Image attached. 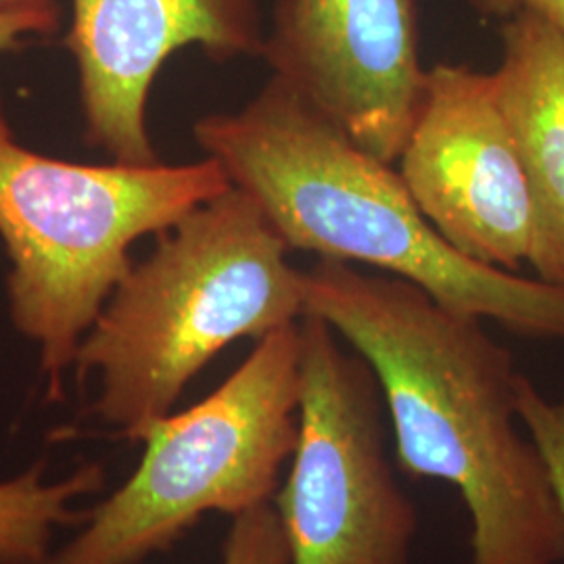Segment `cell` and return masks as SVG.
I'll return each instance as SVG.
<instances>
[{
    "instance_id": "1",
    "label": "cell",
    "mask_w": 564,
    "mask_h": 564,
    "mask_svg": "<svg viewBox=\"0 0 564 564\" xmlns=\"http://www.w3.org/2000/svg\"><path fill=\"white\" fill-rule=\"evenodd\" d=\"M305 314L372 368L412 479L458 489L470 564H563L564 510L542 452L521 433L512 354L421 286L354 263L302 270Z\"/></svg>"
},
{
    "instance_id": "2",
    "label": "cell",
    "mask_w": 564,
    "mask_h": 564,
    "mask_svg": "<svg viewBox=\"0 0 564 564\" xmlns=\"http://www.w3.org/2000/svg\"><path fill=\"white\" fill-rule=\"evenodd\" d=\"M203 153L260 205L291 249L364 263L452 312L564 341V289L473 262L435 230L400 172L274 78L232 113L193 126Z\"/></svg>"
},
{
    "instance_id": "3",
    "label": "cell",
    "mask_w": 564,
    "mask_h": 564,
    "mask_svg": "<svg viewBox=\"0 0 564 564\" xmlns=\"http://www.w3.org/2000/svg\"><path fill=\"white\" fill-rule=\"evenodd\" d=\"M289 251L260 205L235 186L162 232L82 339L74 368L80 379H99V421L141 442L228 345L300 323L302 270Z\"/></svg>"
},
{
    "instance_id": "4",
    "label": "cell",
    "mask_w": 564,
    "mask_h": 564,
    "mask_svg": "<svg viewBox=\"0 0 564 564\" xmlns=\"http://www.w3.org/2000/svg\"><path fill=\"white\" fill-rule=\"evenodd\" d=\"M232 184L202 162H63L23 147L0 101V239L11 323L41 351L48 400H61L80 343L134 265L130 247L162 235Z\"/></svg>"
},
{
    "instance_id": "5",
    "label": "cell",
    "mask_w": 564,
    "mask_h": 564,
    "mask_svg": "<svg viewBox=\"0 0 564 564\" xmlns=\"http://www.w3.org/2000/svg\"><path fill=\"white\" fill-rule=\"evenodd\" d=\"M300 323L256 343L205 400L142 435L141 463L44 564H141L205 514L274 502L300 437Z\"/></svg>"
},
{
    "instance_id": "6",
    "label": "cell",
    "mask_w": 564,
    "mask_h": 564,
    "mask_svg": "<svg viewBox=\"0 0 564 564\" xmlns=\"http://www.w3.org/2000/svg\"><path fill=\"white\" fill-rule=\"evenodd\" d=\"M300 347V437L274 496L291 564H410L419 510L387 452L372 368L314 314Z\"/></svg>"
},
{
    "instance_id": "7",
    "label": "cell",
    "mask_w": 564,
    "mask_h": 564,
    "mask_svg": "<svg viewBox=\"0 0 564 564\" xmlns=\"http://www.w3.org/2000/svg\"><path fill=\"white\" fill-rule=\"evenodd\" d=\"M262 59L364 151L400 160L426 86L419 0H274Z\"/></svg>"
},
{
    "instance_id": "8",
    "label": "cell",
    "mask_w": 564,
    "mask_h": 564,
    "mask_svg": "<svg viewBox=\"0 0 564 564\" xmlns=\"http://www.w3.org/2000/svg\"><path fill=\"white\" fill-rule=\"evenodd\" d=\"M398 162L424 218L456 251L508 272L529 263L531 197L494 72L429 67Z\"/></svg>"
},
{
    "instance_id": "9",
    "label": "cell",
    "mask_w": 564,
    "mask_h": 564,
    "mask_svg": "<svg viewBox=\"0 0 564 564\" xmlns=\"http://www.w3.org/2000/svg\"><path fill=\"white\" fill-rule=\"evenodd\" d=\"M260 0H72L84 141L113 162L160 163L147 105L163 63L199 46L216 63L262 57Z\"/></svg>"
},
{
    "instance_id": "10",
    "label": "cell",
    "mask_w": 564,
    "mask_h": 564,
    "mask_svg": "<svg viewBox=\"0 0 564 564\" xmlns=\"http://www.w3.org/2000/svg\"><path fill=\"white\" fill-rule=\"evenodd\" d=\"M494 78L523 162L533 235L529 263L564 289V36L533 13L500 25Z\"/></svg>"
},
{
    "instance_id": "11",
    "label": "cell",
    "mask_w": 564,
    "mask_h": 564,
    "mask_svg": "<svg viewBox=\"0 0 564 564\" xmlns=\"http://www.w3.org/2000/svg\"><path fill=\"white\" fill-rule=\"evenodd\" d=\"M105 487L99 463L78 466L63 479H46L34 464L0 481V564H44L55 547V529L80 519L76 502Z\"/></svg>"
},
{
    "instance_id": "12",
    "label": "cell",
    "mask_w": 564,
    "mask_h": 564,
    "mask_svg": "<svg viewBox=\"0 0 564 564\" xmlns=\"http://www.w3.org/2000/svg\"><path fill=\"white\" fill-rule=\"evenodd\" d=\"M223 564H291V550L274 502L232 517Z\"/></svg>"
},
{
    "instance_id": "13",
    "label": "cell",
    "mask_w": 564,
    "mask_h": 564,
    "mask_svg": "<svg viewBox=\"0 0 564 564\" xmlns=\"http://www.w3.org/2000/svg\"><path fill=\"white\" fill-rule=\"evenodd\" d=\"M517 408L524 433L544 456L564 510V398L547 400L531 379L519 372Z\"/></svg>"
},
{
    "instance_id": "14",
    "label": "cell",
    "mask_w": 564,
    "mask_h": 564,
    "mask_svg": "<svg viewBox=\"0 0 564 564\" xmlns=\"http://www.w3.org/2000/svg\"><path fill=\"white\" fill-rule=\"evenodd\" d=\"M61 25V9H28L0 13V53L15 51L25 42L53 36Z\"/></svg>"
},
{
    "instance_id": "15",
    "label": "cell",
    "mask_w": 564,
    "mask_h": 564,
    "mask_svg": "<svg viewBox=\"0 0 564 564\" xmlns=\"http://www.w3.org/2000/svg\"><path fill=\"white\" fill-rule=\"evenodd\" d=\"M473 11L489 20H508L517 13H533L564 36V0H468Z\"/></svg>"
},
{
    "instance_id": "16",
    "label": "cell",
    "mask_w": 564,
    "mask_h": 564,
    "mask_svg": "<svg viewBox=\"0 0 564 564\" xmlns=\"http://www.w3.org/2000/svg\"><path fill=\"white\" fill-rule=\"evenodd\" d=\"M59 0H0V13L28 11V9H55Z\"/></svg>"
}]
</instances>
